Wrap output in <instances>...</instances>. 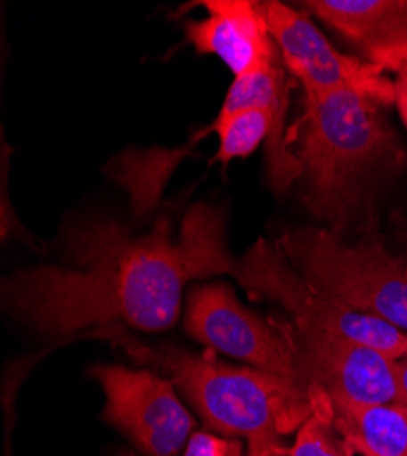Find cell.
I'll return each instance as SVG.
<instances>
[{"label":"cell","instance_id":"cell-1","mask_svg":"<svg viewBox=\"0 0 407 456\" xmlns=\"http://www.w3.org/2000/svg\"><path fill=\"white\" fill-rule=\"evenodd\" d=\"M62 265L19 271L3 283L6 307L26 327L48 338L90 327L126 323L144 332L170 329L179 316L184 285L234 274L225 243V216L194 205L177 240L161 217L144 236L118 221L83 219L66 226Z\"/></svg>","mask_w":407,"mask_h":456},{"label":"cell","instance_id":"cell-2","mask_svg":"<svg viewBox=\"0 0 407 456\" xmlns=\"http://www.w3.org/2000/svg\"><path fill=\"white\" fill-rule=\"evenodd\" d=\"M386 104L353 92L305 94L300 121L302 200L340 234L380 181L403 167V150Z\"/></svg>","mask_w":407,"mask_h":456},{"label":"cell","instance_id":"cell-3","mask_svg":"<svg viewBox=\"0 0 407 456\" xmlns=\"http://www.w3.org/2000/svg\"><path fill=\"white\" fill-rule=\"evenodd\" d=\"M119 341L135 362L165 370L208 428L247 438V456H289L280 436L300 429L313 412L309 391L260 369L229 365L212 349L148 347L125 336Z\"/></svg>","mask_w":407,"mask_h":456},{"label":"cell","instance_id":"cell-4","mask_svg":"<svg viewBox=\"0 0 407 456\" xmlns=\"http://www.w3.org/2000/svg\"><path fill=\"white\" fill-rule=\"evenodd\" d=\"M292 267L320 294L407 332V259L380 240L346 243L330 228H292L278 241Z\"/></svg>","mask_w":407,"mask_h":456},{"label":"cell","instance_id":"cell-5","mask_svg":"<svg viewBox=\"0 0 407 456\" xmlns=\"http://www.w3.org/2000/svg\"><path fill=\"white\" fill-rule=\"evenodd\" d=\"M232 276L254 297L271 299L281 305L292 316L300 334L356 341L393 360L407 356V332L380 318L353 311L314 290L278 245L257 240L243 257L236 259Z\"/></svg>","mask_w":407,"mask_h":456},{"label":"cell","instance_id":"cell-6","mask_svg":"<svg viewBox=\"0 0 407 456\" xmlns=\"http://www.w3.org/2000/svg\"><path fill=\"white\" fill-rule=\"evenodd\" d=\"M184 330L207 349L250 363L309 391L300 365V341L290 329L245 309L225 283L191 290Z\"/></svg>","mask_w":407,"mask_h":456},{"label":"cell","instance_id":"cell-7","mask_svg":"<svg viewBox=\"0 0 407 456\" xmlns=\"http://www.w3.org/2000/svg\"><path fill=\"white\" fill-rule=\"evenodd\" d=\"M90 374L106 395L104 420L121 429L146 456H175L194 428L192 416L163 376L123 365H95Z\"/></svg>","mask_w":407,"mask_h":456},{"label":"cell","instance_id":"cell-8","mask_svg":"<svg viewBox=\"0 0 407 456\" xmlns=\"http://www.w3.org/2000/svg\"><path fill=\"white\" fill-rule=\"evenodd\" d=\"M262 10L285 69L304 85L305 94L353 90L386 106L395 104V81L386 71L337 52L314 22L298 10L278 0L262 3Z\"/></svg>","mask_w":407,"mask_h":456},{"label":"cell","instance_id":"cell-9","mask_svg":"<svg viewBox=\"0 0 407 456\" xmlns=\"http://www.w3.org/2000/svg\"><path fill=\"white\" fill-rule=\"evenodd\" d=\"M298 341L307 386L330 402H398V360L342 338L300 334Z\"/></svg>","mask_w":407,"mask_h":456},{"label":"cell","instance_id":"cell-10","mask_svg":"<svg viewBox=\"0 0 407 456\" xmlns=\"http://www.w3.org/2000/svg\"><path fill=\"white\" fill-rule=\"evenodd\" d=\"M203 19L183 22L184 39L198 53L216 55L234 79L274 66L280 52L269 31L262 3L252 0H203Z\"/></svg>","mask_w":407,"mask_h":456},{"label":"cell","instance_id":"cell-11","mask_svg":"<svg viewBox=\"0 0 407 456\" xmlns=\"http://www.w3.org/2000/svg\"><path fill=\"white\" fill-rule=\"evenodd\" d=\"M304 6L382 71L407 68V0H307Z\"/></svg>","mask_w":407,"mask_h":456},{"label":"cell","instance_id":"cell-12","mask_svg":"<svg viewBox=\"0 0 407 456\" xmlns=\"http://www.w3.org/2000/svg\"><path fill=\"white\" fill-rule=\"evenodd\" d=\"M329 405L332 426L346 449L363 456H407V405L330 400Z\"/></svg>","mask_w":407,"mask_h":456},{"label":"cell","instance_id":"cell-13","mask_svg":"<svg viewBox=\"0 0 407 456\" xmlns=\"http://www.w3.org/2000/svg\"><path fill=\"white\" fill-rule=\"evenodd\" d=\"M313 412L300 426L296 442L289 447V456H346V445L337 438V429L330 420L327 396L309 387Z\"/></svg>","mask_w":407,"mask_h":456},{"label":"cell","instance_id":"cell-14","mask_svg":"<svg viewBox=\"0 0 407 456\" xmlns=\"http://www.w3.org/2000/svg\"><path fill=\"white\" fill-rule=\"evenodd\" d=\"M184 456H243V444L208 433H194L187 442Z\"/></svg>","mask_w":407,"mask_h":456},{"label":"cell","instance_id":"cell-15","mask_svg":"<svg viewBox=\"0 0 407 456\" xmlns=\"http://www.w3.org/2000/svg\"><path fill=\"white\" fill-rule=\"evenodd\" d=\"M395 104L398 108L400 118L407 128V68L396 73L395 79Z\"/></svg>","mask_w":407,"mask_h":456},{"label":"cell","instance_id":"cell-16","mask_svg":"<svg viewBox=\"0 0 407 456\" xmlns=\"http://www.w3.org/2000/svg\"><path fill=\"white\" fill-rule=\"evenodd\" d=\"M398 402L407 405V356L398 360Z\"/></svg>","mask_w":407,"mask_h":456},{"label":"cell","instance_id":"cell-17","mask_svg":"<svg viewBox=\"0 0 407 456\" xmlns=\"http://www.w3.org/2000/svg\"><path fill=\"white\" fill-rule=\"evenodd\" d=\"M126 456H134V454H126Z\"/></svg>","mask_w":407,"mask_h":456}]
</instances>
